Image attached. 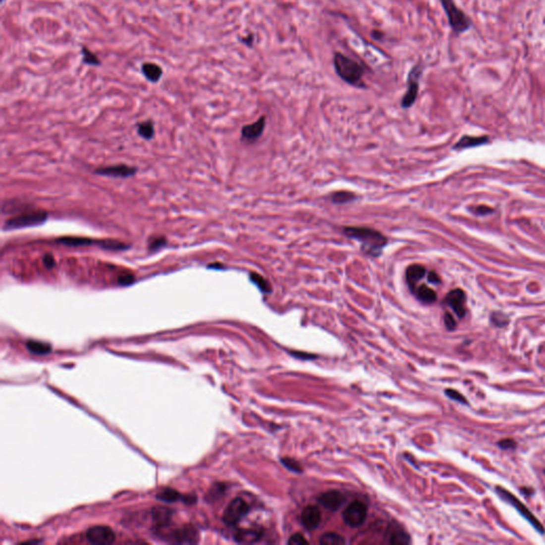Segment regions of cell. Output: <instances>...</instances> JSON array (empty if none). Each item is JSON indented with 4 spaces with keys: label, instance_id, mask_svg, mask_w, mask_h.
<instances>
[{
    "label": "cell",
    "instance_id": "cell-11",
    "mask_svg": "<svg viewBox=\"0 0 545 545\" xmlns=\"http://www.w3.org/2000/svg\"><path fill=\"white\" fill-rule=\"evenodd\" d=\"M345 497H344L339 491L330 490L328 492L323 493L319 497L320 504L325 507L326 509H329L331 511H336L338 509L343 505Z\"/></svg>",
    "mask_w": 545,
    "mask_h": 545
},
{
    "label": "cell",
    "instance_id": "cell-34",
    "mask_svg": "<svg viewBox=\"0 0 545 545\" xmlns=\"http://www.w3.org/2000/svg\"><path fill=\"white\" fill-rule=\"evenodd\" d=\"M281 462L285 465L286 468H288L289 470L291 471H294V472H302V468H300V465L297 461L293 460V459H289V458H283Z\"/></svg>",
    "mask_w": 545,
    "mask_h": 545
},
{
    "label": "cell",
    "instance_id": "cell-45",
    "mask_svg": "<svg viewBox=\"0 0 545 545\" xmlns=\"http://www.w3.org/2000/svg\"><path fill=\"white\" fill-rule=\"evenodd\" d=\"M1 1H2V2H3V1H4V0H1Z\"/></svg>",
    "mask_w": 545,
    "mask_h": 545
},
{
    "label": "cell",
    "instance_id": "cell-23",
    "mask_svg": "<svg viewBox=\"0 0 545 545\" xmlns=\"http://www.w3.org/2000/svg\"><path fill=\"white\" fill-rule=\"evenodd\" d=\"M250 280H252L258 288H259V290L264 293V294H269L272 292V285L270 283L269 280H267L263 276L257 274V272H250Z\"/></svg>",
    "mask_w": 545,
    "mask_h": 545
},
{
    "label": "cell",
    "instance_id": "cell-30",
    "mask_svg": "<svg viewBox=\"0 0 545 545\" xmlns=\"http://www.w3.org/2000/svg\"><path fill=\"white\" fill-rule=\"evenodd\" d=\"M354 198L355 195L350 192H336L331 196V199L334 204H345L351 202Z\"/></svg>",
    "mask_w": 545,
    "mask_h": 545
},
{
    "label": "cell",
    "instance_id": "cell-17",
    "mask_svg": "<svg viewBox=\"0 0 545 545\" xmlns=\"http://www.w3.org/2000/svg\"><path fill=\"white\" fill-rule=\"evenodd\" d=\"M262 537L260 529H241L234 535V540L239 543H255L258 542Z\"/></svg>",
    "mask_w": 545,
    "mask_h": 545
},
{
    "label": "cell",
    "instance_id": "cell-4",
    "mask_svg": "<svg viewBox=\"0 0 545 545\" xmlns=\"http://www.w3.org/2000/svg\"><path fill=\"white\" fill-rule=\"evenodd\" d=\"M424 69V64L423 62H419L409 71L407 78V91L403 99H401V107L404 109H409L417 100L420 90V80Z\"/></svg>",
    "mask_w": 545,
    "mask_h": 545
},
{
    "label": "cell",
    "instance_id": "cell-40",
    "mask_svg": "<svg viewBox=\"0 0 545 545\" xmlns=\"http://www.w3.org/2000/svg\"><path fill=\"white\" fill-rule=\"evenodd\" d=\"M43 261H44V264L45 267L48 268V269H53L54 265H55V261H54V258L52 256V255H46L44 257V259H43Z\"/></svg>",
    "mask_w": 545,
    "mask_h": 545
},
{
    "label": "cell",
    "instance_id": "cell-26",
    "mask_svg": "<svg viewBox=\"0 0 545 545\" xmlns=\"http://www.w3.org/2000/svg\"><path fill=\"white\" fill-rule=\"evenodd\" d=\"M320 543L322 545H342L345 543V539L338 534L328 533L321 537Z\"/></svg>",
    "mask_w": 545,
    "mask_h": 545
},
{
    "label": "cell",
    "instance_id": "cell-14",
    "mask_svg": "<svg viewBox=\"0 0 545 545\" xmlns=\"http://www.w3.org/2000/svg\"><path fill=\"white\" fill-rule=\"evenodd\" d=\"M135 171H136L135 168L128 165H124V164H120V165H113V166H108L104 168H98L96 170V173L103 176L127 178V177L133 176L135 174Z\"/></svg>",
    "mask_w": 545,
    "mask_h": 545
},
{
    "label": "cell",
    "instance_id": "cell-6",
    "mask_svg": "<svg viewBox=\"0 0 545 545\" xmlns=\"http://www.w3.org/2000/svg\"><path fill=\"white\" fill-rule=\"evenodd\" d=\"M496 492L499 495V497L503 498L505 501H507V503H509L510 505H512L516 510H518L521 515L524 518L525 520H527L530 524L533 525V527L538 530V532L541 533V534H544V528L542 526L541 523L538 521V519L536 518V516L530 512L529 509L522 503V501H520L518 498H516L513 494L509 493L508 491H506L505 489H503V488H499L497 487L496 488Z\"/></svg>",
    "mask_w": 545,
    "mask_h": 545
},
{
    "label": "cell",
    "instance_id": "cell-31",
    "mask_svg": "<svg viewBox=\"0 0 545 545\" xmlns=\"http://www.w3.org/2000/svg\"><path fill=\"white\" fill-rule=\"evenodd\" d=\"M410 542V537H409L403 530H398V532L393 533L390 539L391 544H408Z\"/></svg>",
    "mask_w": 545,
    "mask_h": 545
},
{
    "label": "cell",
    "instance_id": "cell-36",
    "mask_svg": "<svg viewBox=\"0 0 545 545\" xmlns=\"http://www.w3.org/2000/svg\"><path fill=\"white\" fill-rule=\"evenodd\" d=\"M492 321H493L494 324H495L496 326H499V327L506 326L507 323H508L507 318H505V315L501 314V313H493L492 314Z\"/></svg>",
    "mask_w": 545,
    "mask_h": 545
},
{
    "label": "cell",
    "instance_id": "cell-46",
    "mask_svg": "<svg viewBox=\"0 0 545 545\" xmlns=\"http://www.w3.org/2000/svg\"><path fill=\"white\" fill-rule=\"evenodd\" d=\"M544 473H545V471H544Z\"/></svg>",
    "mask_w": 545,
    "mask_h": 545
},
{
    "label": "cell",
    "instance_id": "cell-21",
    "mask_svg": "<svg viewBox=\"0 0 545 545\" xmlns=\"http://www.w3.org/2000/svg\"><path fill=\"white\" fill-rule=\"evenodd\" d=\"M153 515L157 524L162 527L167 525L169 523L171 518V510L164 507H158L154 510Z\"/></svg>",
    "mask_w": 545,
    "mask_h": 545
},
{
    "label": "cell",
    "instance_id": "cell-38",
    "mask_svg": "<svg viewBox=\"0 0 545 545\" xmlns=\"http://www.w3.org/2000/svg\"><path fill=\"white\" fill-rule=\"evenodd\" d=\"M498 446L503 449H513L516 446V443L512 439H504L498 442Z\"/></svg>",
    "mask_w": 545,
    "mask_h": 545
},
{
    "label": "cell",
    "instance_id": "cell-9",
    "mask_svg": "<svg viewBox=\"0 0 545 545\" xmlns=\"http://www.w3.org/2000/svg\"><path fill=\"white\" fill-rule=\"evenodd\" d=\"M85 536L89 542L98 545H108L115 541V534L108 526L91 527Z\"/></svg>",
    "mask_w": 545,
    "mask_h": 545
},
{
    "label": "cell",
    "instance_id": "cell-42",
    "mask_svg": "<svg viewBox=\"0 0 545 545\" xmlns=\"http://www.w3.org/2000/svg\"><path fill=\"white\" fill-rule=\"evenodd\" d=\"M428 281L430 283H439L440 282V278L439 276L436 274L435 272H430L428 274Z\"/></svg>",
    "mask_w": 545,
    "mask_h": 545
},
{
    "label": "cell",
    "instance_id": "cell-7",
    "mask_svg": "<svg viewBox=\"0 0 545 545\" xmlns=\"http://www.w3.org/2000/svg\"><path fill=\"white\" fill-rule=\"evenodd\" d=\"M248 511L249 507L246 501L241 497H236L226 507L223 514V522L228 526H234L248 513Z\"/></svg>",
    "mask_w": 545,
    "mask_h": 545
},
{
    "label": "cell",
    "instance_id": "cell-29",
    "mask_svg": "<svg viewBox=\"0 0 545 545\" xmlns=\"http://www.w3.org/2000/svg\"><path fill=\"white\" fill-rule=\"evenodd\" d=\"M487 142L486 138H471V136H465V138L459 141L458 144L455 146L456 148H467L471 146H476L483 143Z\"/></svg>",
    "mask_w": 545,
    "mask_h": 545
},
{
    "label": "cell",
    "instance_id": "cell-12",
    "mask_svg": "<svg viewBox=\"0 0 545 545\" xmlns=\"http://www.w3.org/2000/svg\"><path fill=\"white\" fill-rule=\"evenodd\" d=\"M322 520V513L317 506H307L302 512V524L308 530L318 528Z\"/></svg>",
    "mask_w": 545,
    "mask_h": 545
},
{
    "label": "cell",
    "instance_id": "cell-8",
    "mask_svg": "<svg viewBox=\"0 0 545 545\" xmlns=\"http://www.w3.org/2000/svg\"><path fill=\"white\" fill-rule=\"evenodd\" d=\"M368 515V508L360 500L353 501L343 512V520L350 527L356 528L361 526Z\"/></svg>",
    "mask_w": 545,
    "mask_h": 545
},
{
    "label": "cell",
    "instance_id": "cell-19",
    "mask_svg": "<svg viewBox=\"0 0 545 545\" xmlns=\"http://www.w3.org/2000/svg\"><path fill=\"white\" fill-rule=\"evenodd\" d=\"M56 243L61 244V245L70 246V247H80V246H90L94 245L95 241H93L88 238H81V236H63L56 240Z\"/></svg>",
    "mask_w": 545,
    "mask_h": 545
},
{
    "label": "cell",
    "instance_id": "cell-28",
    "mask_svg": "<svg viewBox=\"0 0 545 545\" xmlns=\"http://www.w3.org/2000/svg\"><path fill=\"white\" fill-rule=\"evenodd\" d=\"M138 132L139 134L144 139H152L155 133V128L152 121H143V123L139 124L138 126Z\"/></svg>",
    "mask_w": 545,
    "mask_h": 545
},
{
    "label": "cell",
    "instance_id": "cell-44",
    "mask_svg": "<svg viewBox=\"0 0 545 545\" xmlns=\"http://www.w3.org/2000/svg\"><path fill=\"white\" fill-rule=\"evenodd\" d=\"M477 212H478V213H480V214H487V213H490V212H492V210L490 209V208L482 207V208H477Z\"/></svg>",
    "mask_w": 545,
    "mask_h": 545
},
{
    "label": "cell",
    "instance_id": "cell-16",
    "mask_svg": "<svg viewBox=\"0 0 545 545\" xmlns=\"http://www.w3.org/2000/svg\"><path fill=\"white\" fill-rule=\"evenodd\" d=\"M265 127V117L262 116L254 124L246 125L242 128V136L245 140L255 141L261 136Z\"/></svg>",
    "mask_w": 545,
    "mask_h": 545
},
{
    "label": "cell",
    "instance_id": "cell-3",
    "mask_svg": "<svg viewBox=\"0 0 545 545\" xmlns=\"http://www.w3.org/2000/svg\"><path fill=\"white\" fill-rule=\"evenodd\" d=\"M440 1L451 30L456 35L462 34L471 29L473 26L472 19L460 8H458L454 0H440Z\"/></svg>",
    "mask_w": 545,
    "mask_h": 545
},
{
    "label": "cell",
    "instance_id": "cell-2",
    "mask_svg": "<svg viewBox=\"0 0 545 545\" xmlns=\"http://www.w3.org/2000/svg\"><path fill=\"white\" fill-rule=\"evenodd\" d=\"M343 232L348 238L360 242L363 252L373 257L379 256L388 243L382 233L368 227H346Z\"/></svg>",
    "mask_w": 545,
    "mask_h": 545
},
{
    "label": "cell",
    "instance_id": "cell-1",
    "mask_svg": "<svg viewBox=\"0 0 545 545\" xmlns=\"http://www.w3.org/2000/svg\"><path fill=\"white\" fill-rule=\"evenodd\" d=\"M333 67L335 74L344 82L355 88H367L363 82V76L367 71V67L360 62L349 58V56L342 53L336 52L333 54Z\"/></svg>",
    "mask_w": 545,
    "mask_h": 545
},
{
    "label": "cell",
    "instance_id": "cell-25",
    "mask_svg": "<svg viewBox=\"0 0 545 545\" xmlns=\"http://www.w3.org/2000/svg\"><path fill=\"white\" fill-rule=\"evenodd\" d=\"M157 498L162 501H165V503H174V501H177L180 498H182V496L180 493L177 492L174 489H165L158 493Z\"/></svg>",
    "mask_w": 545,
    "mask_h": 545
},
{
    "label": "cell",
    "instance_id": "cell-43",
    "mask_svg": "<svg viewBox=\"0 0 545 545\" xmlns=\"http://www.w3.org/2000/svg\"><path fill=\"white\" fill-rule=\"evenodd\" d=\"M371 35H372V38H373V39L377 40V41L382 40V39L383 38V33H382V32H380L379 30H373L372 33H371Z\"/></svg>",
    "mask_w": 545,
    "mask_h": 545
},
{
    "label": "cell",
    "instance_id": "cell-10",
    "mask_svg": "<svg viewBox=\"0 0 545 545\" xmlns=\"http://www.w3.org/2000/svg\"><path fill=\"white\" fill-rule=\"evenodd\" d=\"M445 303L454 310L458 318L465 315V294L462 290L456 289L450 291L445 297Z\"/></svg>",
    "mask_w": 545,
    "mask_h": 545
},
{
    "label": "cell",
    "instance_id": "cell-41",
    "mask_svg": "<svg viewBox=\"0 0 545 545\" xmlns=\"http://www.w3.org/2000/svg\"><path fill=\"white\" fill-rule=\"evenodd\" d=\"M254 39H255V38H254V35H253V34H249V35H247V37H245V38H241L240 41L242 42V44L246 45V46H248V47H252L253 44H254Z\"/></svg>",
    "mask_w": 545,
    "mask_h": 545
},
{
    "label": "cell",
    "instance_id": "cell-5",
    "mask_svg": "<svg viewBox=\"0 0 545 545\" xmlns=\"http://www.w3.org/2000/svg\"><path fill=\"white\" fill-rule=\"evenodd\" d=\"M47 218H48V214L45 211L24 212L6 220L3 228L5 230H14V229L39 226V225H42L43 223H45Z\"/></svg>",
    "mask_w": 545,
    "mask_h": 545
},
{
    "label": "cell",
    "instance_id": "cell-13",
    "mask_svg": "<svg viewBox=\"0 0 545 545\" xmlns=\"http://www.w3.org/2000/svg\"><path fill=\"white\" fill-rule=\"evenodd\" d=\"M169 539L176 543H196L198 541V533L194 527L185 526L171 533Z\"/></svg>",
    "mask_w": 545,
    "mask_h": 545
},
{
    "label": "cell",
    "instance_id": "cell-37",
    "mask_svg": "<svg viewBox=\"0 0 545 545\" xmlns=\"http://www.w3.org/2000/svg\"><path fill=\"white\" fill-rule=\"evenodd\" d=\"M444 323H445V326L448 330H454L457 326L456 321L450 313H445V315H444Z\"/></svg>",
    "mask_w": 545,
    "mask_h": 545
},
{
    "label": "cell",
    "instance_id": "cell-22",
    "mask_svg": "<svg viewBox=\"0 0 545 545\" xmlns=\"http://www.w3.org/2000/svg\"><path fill=\"white\" fill-rule=\"evenodd\" d=\"M27 348L31 351L32 354L35 355H46L52 351V346L48 343L39 342V341H28L27 342Z\"/></svg>",
    "mask_w": 545,
    "mask_h": 545
},
{
    "label": "cell",
    "instance_id": "cell-32",
    "mask_svg": "<svg viewBox=\"0 0 545 545\" xmlns=\"http://www.w3.org/2000/svg\"><path fill=\"white\" fill-rule=\"evenodd\" d=\"M166 244V239L163 236H157V238H153L149 241V249L150 250H158L159 248L163 247Z\"/></svg>",
    "mask_w": 545,
    "mask_h": 545
},
{
    "label": "cell",
    "instance_id": "cell-18",
    "mask_svg": "<svg viewBox=\"0 0 545 545\" xmlns=\"http://www.w3.org/2000/svg\"><path fill=\"white\" fill-rule=\"evenodd\" d=\"M142 73L149 82L157 83L162 78L163 69L156 63H144L142 64Z\"/></svg>",
    "mask_w": 545,
    "mask_h": 545
},
{
    "label": "cell",
    "instance_id": "cell-24",
    "mask_svg": "<svg viewBox=\"0 0 545 545\" xmlns=\"http://www.w3.org/2000/svg\"><path fill=\"white\" fill-rule=\"evenodd\" d=\"M81 54H82L83 63L87 64V65H89V66H100V65H102V62H100V60L98 59V56L94 53H92L88 47L83 46L81 48Z\"/></svg>",
    "mask_w": 545,
    "mask_h": 545
},
{
    "label": "cell",
    "instance_id": "cell-20",
    "mask_svg": "<svg viewBox=\"0 0 545 545\" xmlns=\"http://www.w3.org/2000/svg\"><path fill=\"white\" fill-rule=\"evenodd\" d=\"M414 293L422 303L433 304L436 300V292L433 289H430L429 286L425 285V284L417 286V288H415V290H414Z\"/></svg>",
    "mask_w": 545,
    "mask_h": 545
},
{
    "label": "cell",
    "instance_id": "cell-15",
    "mask_svg": "<svg viewBox=\"0 0 545 545\" xmlns=\"http://www.w3.org/2000/svg\"><path fill=\"white\" fill-rule=\"evenodd\" d=\"M426 275V269L420 264L410 265L406 271V280L409 288L414 292L418 282Z\"/></svg>",
    "mask_w": 545,
    "mask_h": 545
},
{
    "label": "cell",
    "instance_id": "cell-39",
    "mask_svg": "<svg viewBox=\"0 0 545 545\" xmlns=\"http://www.w3.org/2000/svg\"><path fill=\"white\" fill-rule=\"evenodd\" d=\"M133 281H134L133 275L128 274V272H126V274H124V275H120L118 277V283L121 284V285H129V284H131Z\"/></svg>",
    "mask_w": 545,
    "mask_h": 545
},
{
    "label": "cell",
    "instance_id": "cell-27",
    "mask_svg": "<svg viewBox=\"0 0 545 545\" xmlns=\"http://www.w3.org/2000/svg\"><path fill=\"white\" fill-rule=\"evenodd\" d=\"M97 244L102 248L108 249V250H125L129 247L127 244L119 241H114V240L99 241Z\"/></svg>",
    "mask_w": 545,
    "mask_h": 545
},
{
    "label": "cell",
    "instance_id": "cell-33",
    "mask_svg": "<svg viewBox=\"0 0 545 545\" xmlns=\"http://www.w3.org/2000/svg\"><path fill=\"white\" fill-rule=\"evenodd\" d=\"M445 394H446V395H447L449 398L454 399V400H456V401H459V403L465 404V405L468 404L467 399H465V397L462 395V394H460V393L457 392V391H455V390H450V389H448V390L445 391Z\"/></svg>",
    "mask_w": 545,
    "mask_h": 545
},
{
    "label": "cell",
    "instance_id": "cell-35",
    "mask_svg": "<svg viewBox=\"0 0 545 545\" xmlns=\"http://www.w3.org/2000/svg\"><path fill=\"white\" fill-rule=\"evenodd\" d=\"M288 543L290 545H303V544H308V541L302 534H295L290 538Z\"/></svg>",
    "mask_w": 545,
    "mask_h": 545
}]
</instances>
